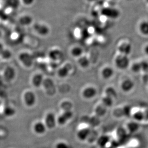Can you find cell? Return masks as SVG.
Here are the masks:
<instances>
[{
    "instance_id": "obj_20",
    "label": "cell",
    "mask_w": 148,
    "mask_h": 148,
    "mask_svg": "<svg viewBox=\"0 0 148 148\" xmlns=\"http://www.w3.org/2000/svg\"><path fill=\"white\" fill-rule=\"evenodd\" d=\"M138 30L141 35L148 36V21H142L138 25Z\"/></svg>"
},
{
    "instance_id": "obj_4",
    "label": "cell",
    "mask_w": 148,
    "mask_h": 148,
    "mask_svg": "<svg viewBox=\"0 0 148 148\" xmlns=\"http://www.w3.org/2000/svg\"><path fill=\"white\" fill-rule=\"evenodd\" d=\"M101 13L106 18L116 19L120 16V12L117 9L112 7H106L102 9Z\"/></svg>"
},
{
    "instance_id": "obj_35",
    "label": "cell",
    "mask_w": 148,
    "mask_h": 148,
    "mask_svg": "<svg viewBox=\"0 0 148 148\" xmlns=\"http://www.w3.org/2000/svg\"><path fill=\"white\" fill-rule=\"evenodd\" d=\"M146 2H147V3H148V0H146Z\"/></svg>"
},
{
    "instance_id": "obj_16",
    "label": "cell",
    "mask_w": 148,
    "mask_h": 148,
    "mask_svg": "<svg viewBox=\"0 0 148 148\" xmlns=\"http://www.w3.org/2000/svg\"><path fill=\"white\" fill-rule=\"evenodd\" d=\"M91 133V130L88 127H84L77 132V138L81 141H84L88 138Z\"/></svg>"
},
{
    "instance_id": "obj_23",
    "label": "cell",
    "mask_w": 148,
    "mask_h": 148,
    "mask_svg": "<svg viewBox=\"0 0 148 148\" xmlns=\"http://www.w3.org/2000/svg\"><path fill=\"white\" fill-rule=\"evenodd\" d=\"M12 57V53L10 49H6L3 51L0 55V59L3 60H10Z\"/></svg>"
},
{
    "instance_id": "obj_29",
    "label": "cell",
    "mask_w": 148,
    "mask_h": 148,
    "mask_svg": "<svg viewBox=\"0 0 148 148\" xmlns=\"http://www.w3.org/2000/svg\"><path fill=\"white\" fill-rule=\"evenodd\" d=\"M55 148H70V147L67 143L64 141H60L56 144Z\"/></svg>"
},
{
    "instance_id": "obj_7",
    "label": "cell",
    "mask_w": 148,
    "mask_h": 148,
    "mask_svg": "<svg viewBox=\"0 0 148 148\" xmlns=\"http://www.w3.org/2000/svg\"><path fill=\"white\" fill-rule=\"evenodd\" d=\"M135 87L134 81L130 79H125L122 81L120 84V88L123 92L129 93L131 92Z\"/></svg>"
},
{
    "instance_id": "obj_28",
    "label": "cell",
    "mask_w": 148,
    "mask_h": 148,
    "mask_svg": "<svg viewBox=\"0 0 148 148\" xmlns=\"http://www.w3.org/2000/svg\"><path fill=\"white\" fill-rule=\"evenodd\" d=\"M72 103L69 101H64L62 103L61 105V108L63 109V111H69L71 110L72 108Z\"/></svg>"
},
{
    "instance_id": "obj_32",
    "label": "cell",
    "mask_w": 148,
    "mask_h": 148,
    "mask_svg": "<svg viewBox=\"0 0 148 148\" xmlns=\"http://www.w3.org/2000/svg\"><path fill=\"white\" fill-rule=\"evenodd\" d=\"M5 47H4V45L1 42H0V55L1 54L3 51L5 49Z\"/></svg>"
},
{
    "instance_id": "obj_33",
    "label": "cell",
    "mask_w": 148,
    "mask_h": 148,
    "mask_svg": "<svg viewBox=\"0 0 148 148\" xmlns=\"http://www.w3.org/2000/svg\"><path fill=\"white\" fill-rule=\"evenodd\" d=\"M143 51H144V53L146 55L148 56V44L146 45L144 47Z\"/></svg>"
},
{
    "instance_id": "obj_14",
    "label": "cell",
    "mask_w": 148,
    "mask_h": 148,
    "mask_svg": "<svg viewBox=\"0 0 148 148\" xmlns=\"http://www.w3.org/2000/svg\"><path fill=\"white\" fill-rule=\"evenodd\" d=\"M115 73L113 69L110 66H106L102 69L101 71V75L102 78L105 80H108L112 78Z\"/></svg>"
},
{
    "instance_id": "obj_19",
    "label": "cell",
    "mask_w": 148,
    "mask_h": 148,
    "mask_svg": "<svg viewBox=\"0 0 148 148\" xmlns=\"http://www.w3.org/2000/svg\"><path fill=\"white\" fill-rule=\"evenodd\" d=\"M49 58L53 60H58L61 59L62 55V51L59 49H53L50 50L49 53Z\"/></svg>"
},
{
    "instance_id": "obj_8",
    "label": "cell",
    "mask_w": 148,
    "mask_h": 148,
    "mask_svg": "<svg viewBox=\"0 0 148 148\" xmlns=\"http://www.w3.org/2000/svg\"><path fill=\"white\" fill-rule=\"evenodd\" d=\"M44 123L47 129L52 130L54 129L58 124L57 117L53 113H49L45 116Z\"/></svg>"
},
{
    "instance_id": "obj_17",
    "label": "cell",
    "mask_w": 148,
    "mask_h": 148,
    "mask_svg": "<svg viewBox=\"0 0 148 148\" xmlns=\"http://www.w3.org/2000/svg\"><path fill=\"white\" fill-rule=\"evenodd\" d=\"M84 50L78 46L73 47L70 50V54L73 57L78 59L83 55Z\"/></svg>"
},
{
    "instance_id": "obj_15",
    "label": "cell",
    "mask_w": 148,
    "mask_h": 148,
    "mask_svg": "<svg viewBox=\"0 0 148 148\" xmlns=\"http://www.w3.org/2000/svg\"><path fill=\"white\" fill-rule=\"evenodd\" d=\"M18 22L23 27H28L32 24L33 19L29 14H23L20 17Z\"/></svg>"
},
{
    "instance_id": "obj_10",
    "label": "cell",
    "mask_w": 148,
    "mask_h": 148,
    "mask_svg": "<svg viewBox=\"0 0 148 148\" xmlns=\"http://www.w3.org/2000/svg\"><path fill=\"white\" fill-rule=\"evenodd\" d=\"M16 76V70L14 67L8 66L4 68L3 71V76L6 81L11 82L15 78Z\"/></svg>"
},
{
    "instance_id": "obj_12",
    "label": "cell",
    "mask_w": 148,
    "mask_h": 148,
    "mask_svg": "<svg viewBox=\"0 0 148 148\" xmlns=\"http://www.w3.org/2000/svg\"><path fill=\"white\" fill-rule=\"evenodd\" d=\"M44 80L43 74L40 73H36L34 74L31 78V83L36 88H39L43 85Z\"/></svg>"
},
{
    "instance_id": "obj_31",
    "label": "cell",
    "mask_w": 148,
    "mask_h": 148,
    "mask_svg": "<svg viewBox=\"0 0 148 148\" xmlns=\"http://www.w3.org/2000/svg\"><path fill=\"white\" fill-rule=\"evenodd\" d=\"M35 1V0H21V1L25 5L29 6L33 4Z\"/></svg>"
},
{
    "instance_id": "obj_34",
    "label": "cell",
    "mask_w": 148,
    "mask_h": 148,
    "mask_svg": "<svg viewBox=\"0 0 148 148\" xmlns=\"http://www.w3.org/2000/svg\"><path fill=\"white\" fill-rule=\"evenodd\" d=\"M89 2H95V1H97L98 0H87Z\"/></svg>"
},
{
    "instance_id": "obj_5",
    "label": "cell",
    "mask_w": 148,
    "mask_h": 148,
    "mask_svg": "<svg viewBox=\"0 0 148 148\" xmlns=\"http://www.w3.org/2000/svg\"><path fill=\"white\" fill-rule=\"evenodd\" d=\"M34 30L38 35L41 36H46L49 35L50 28L44 23L38 22L34 25Z\"/></svg>"
},
{
    "instance_id": "obj_36",
    "label": "cell",
    "mask_w": 148,
    "mask_h": 148,
    "mask_svg": "<svg viewBox=\"0 0 148 148\" xmlns=\"http://www.w3.org/2000/svg\"><path fill=\"white\" fill-rule=\"evenodd\" d=\"M114 1H116V0H114Z\"/></svg>"
},
{
    "instance_id": "obj_13",
    "label": "cell",
    "mask_w": 148,
    "mask_h": 148,
    "mask_svg": "<svg viewBox=\"0 0 148 148\" xmlns=\"http://www.w3.org/2000/svg\"><path fill=\"white\" fill-rule=\"evenodd\" d=\"M44 122L37 121L34 124L33 130L35 133L38 135H42L46 133L47 130Z\"/></svg>"
},
{
    "instance_id": "obj_9",
    "label": "cell",
    "mask_w": 148,
    "mask_h": 148,
    "mask_svg": "<svg viewBox=\"0 0 148 148\" xmlns=\"http://www.w3.org/2000/svg\"><path fill=\"white\" fill-rule=\"evenodd\" d=\"M72 110L64 111L57 117V123L61 126H63L73 117Z\"/></svg>"
},
{
    "instance_id": "obj_3",
    "label": "cell",
    "mask_w": 148,
    "mask_h": 148,
    "mask_svg": "<svg viewBox=\"0 0 148 148\" xmlns=\"http://www.w3.org/2000/svg\"><path fill=\"white\" fill-rule=\"evenodd\" d=\"M98 93L97 88L92 85H88L82 90L81 95L85 100H92L97 97Z\"/></svg>"
},
{
    "instance_id": "obj_1",
    "label": "cell",
    "mask_w": 148,
    "mask_h": 148,
    "mask_svg": "<svg viewBox=\"0 0 148 148\" xmlns=\"http://www.w3.org/2000/svg\"><path fill=\"white\" fill-rule=\"evenodd\" d=\"M18 60L23 66L29 68L33 64L34 57L31 53L27 51H23L18 55Z\"/></svg>"
},
{
    "instance_id": "obj_26",
    "label": "cell",
    "mask_w": 148,
    "mask_h": 148,
    "mask_svg": "<svg viewBox=\"0 0 148 148\" xmlns=\"http://www.w3.org/2000/svg\"><path fill=\"white\" fill-rule=\"evenodd\" d=\"M127 129L130 132H135L138 129V123L135 122H131L127 124Z\"/></svg>"
},
{
    "instance_id": "obj_2",
    "label": "cell",
    "mask_w": 148,
    "mask_h": 148,
    "mask_svg": "<svg viewBox=\"0 0 148 148\" xmlns=\"http://www.w3.org/2000/svg\"><path fill=\"white\" fill-rule=\"evenodd\" d=\"M115 64L120 70H126L130 65V59L129 56L119 54L115 59Z\"/></svg>"
},
{
    "instance_id": "obj_30",
    "label": "cell",
    "mask_w": 148,
    "mask_h": 148,
    "mask_svg": "<svg viewBox=\"0 0 148 148\" xmlns=\"http://www.w3.org/2000/svg\"><path fill=\"white\" fill-rule=\"evenodd\" d=\"M141 65V70L142 71H144L146 73H148V62H140Z\"/></svg>"
},
{
    "instance_id": "obj_25",
    "label": "cell",
    "mask_w": 148,
    "mask_h": 148,
    "mask_svg": "<svg viewBox=\"0 0 148 148\" xmlns=\"http://www.w3.org/2000/svg\"><path fill=\"white\" fill-rule=\"evenodd\" d=\"M20 4V0H7L6 4L9 7L13 9H16Z\"/></svg>"
},
{
    "instance_id": "obj_11",
    "label": "cell",
    "mask_w": 148,
    "mask_h": 148,
    "mask_svg": "<svg viewBox=\"0 0 148 148\" xmlns=\"http://www.w3.org/2000/svg\"><path fill=\"white\" fill-rule=\"evenodd\" d=\"M117 50L119 54L129 56L132 53V44L129 42H123L119 45Z\"/></svg>"
},
{
    "instance_id": "obj_27",
    "label": "cell",
    "mask_w": 148,
    "mask_h": 148,
    "mask_svg": "<svg viewBox=\"0 0 148 148\" xmlns=\"http://www.w3.org/2000/svg\"><path fill=\"white\" fill-rule=\"evenodd\" d=\"M132 71L133 73H138L140 71H142L141 70V65L140 62H135L132 65V67H131Z\"/></svg>"
},
{
    "instance_id": "obj_6",
    "label": "cell",
    "mask_w": 148,
    "mask_h": 148,
    "mask_svg": "<svg viewBox=\"0 0 148 148\" xmlns=\"http://www.w3.org/2000/svg\"><path fill=\"white\" fill-rule=\"evenodd\" d=\"M23 98L25 106L29 108L33 107L36 103V95L33 91H25L24 93Z\"/></svg>"
},
{
    "instance_id": "obj_18",
    "label": "cell",
    "mask_w": 148,
    "mask_h": 148,
    "mask_svg": "<svg viewBox=\"0 0 148 148\" xmlns=\"http://www.w3.org/2000/svg\"><path fill=\"white\" fill-rule=\"evenodd\" d=\"M79 65L83 69H86L89 67L90 61L86 56L82 55L77 60Z\"/></svg>"
},
{
    "instance_id": "obj_22",
    "label": "cell",
    "mask_w": 148,
    "mask_h": 148,
    "mask_svg": "<svg viewBox=\"0 0 148 148\" xmlns=\"http://www.w3.org/2000/svg\"><path fill=\"white\" fill-rule=\"evenodd\" d=\"M70 73V69L69 68L66 67V65L65 66H63L60 67L58 71V75L59 77L62 78H64L69 75Z\"/></svg>"
},
{
    "instance_id": "obj_24",
    "label": "cell",
    "mask_w": 148,
    "mask_h": 148,
    "mask_svg": "<svg viewBox=\"0 0 148 148\" xmlns=\"http://www.w3.org/2000/svg\"><path fill=\"white\" fill-rule=\"evenodd\" d=\"M105 93H106L105 94L106 95L110 97L113 99H115L117 95L116 90L113 87H108V88H106V91H105Z\"/></svg>"
},
{
    "instance_id": "obj_21",
    "label": "cell",
    "mask_w": 148,
    "mask_h": 148,
    "mask_svg": "<svg viewBox=\"0 0 148 148\" xmlns=\"http://www.w3.org/2000/svg\"><path fill=\"white\" fill-rule=\"evenodd\" d=\"M3 114L6 117H13V116L16 115V109L12 106H7L4 108L3 110Z\"/></svg>"
}]
</instances>
